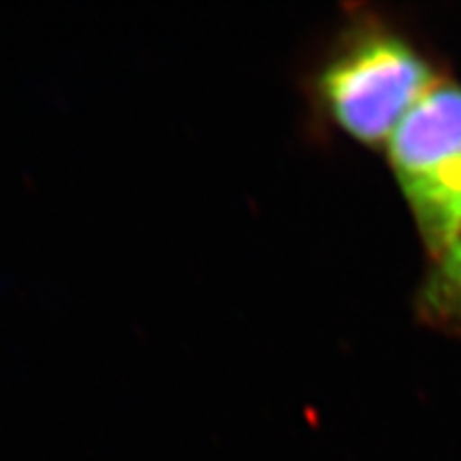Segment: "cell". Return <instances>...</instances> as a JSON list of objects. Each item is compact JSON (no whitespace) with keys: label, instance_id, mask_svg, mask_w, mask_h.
Returning a JSON list of instances; mask_svg holds the SVG:
<instances>
[{"label":"cell","instance_id":"cell-1","mask_svg":"<svg viewBox=\"0 0 461 461\" xmlns=\"http://www.w3.org/2000/svg\"><path fill=\"white\" fill-rule=\"evenodd\" d=\"M438 88L425 58L395 34L370 32L327 62L321 101L339 129L363 143H387L402 120Z\"/></svg>","mask_w":461,"mask_h":461},{"label":"cell","instance_id":"cell-2","mask_svg":"<svg viewBox=\"0 0 461 461\" xmlns=\"http://www.w3.org/2000/svg\"><path fill=\"white\" fill-rule=\"evenodd\" d=\"M389 158L428 244L461 203V88L438 86L389 137Z\"/></svg>","mask_w":461,"mask_h":461},{"label":"cell","instance_id":"cell-3","mask_svg":"<svg viewBox=\"0 0 461 461\" xmlns=\"http://www.w3.org/2000/svg\"><path fill=\"white\" fill-rule=\"evenodd\" d=\"M434 269L425 288V302L440 316H461V203L429 241Z\"/></svg>","mask_w":461,"mask_h":461}]
</instances>
